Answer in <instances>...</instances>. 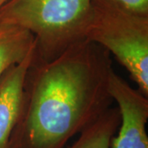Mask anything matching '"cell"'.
Here are the masks:
<instances>
[{"label": "cell", "instance_id": "cell-1", "mask_svg": "<svg viewBox=\"0 0 148 148\" xmlns=\"http://www.w3.org/2000/svg\"><path fill=\"white\" fill-rule=\"evenodd\" d=\"M110 53L87 40L28 69L13 148H64L111 107Z\"/></svg>", "mask_w": 148, "mask_h": 148}, {"label": "cell", "instance_id": "cell-6", "mask_svg": "<svg viewBox=\"0 0 148 148\" xmlns=\"http://www.w3.org/2000/svg\"><path fill=\"white\" fill-rule=\"evenodd\" d=\"M36 45L32 32L21 27L0 25V78L10 67L21 62Z\"/></svg>", "mask_w": 148, "mask_h": 148}, {"label": "cell", "instance_id": "cell-8", "mask_svg": "<svg viewBox=\"0 0 148 148\" xmlns=\"http://www.w3.org/2000/svg\"><path fill=\"white\" fill-rule=\"evenodd\" d=\"M91 2L134 15L148 16V0H91Z\"/></svg>", "mask_w": 148, "mask_h": 148}, {"label": "cell", "instance_id": "cell-7", "mask_svg": "<svg viewBox=\"0 0 148 148\" xmlns=\"http://www.w3.org/2000/svg\"><path fill=\"white\" fill-rule=\"evenodd\" d=\"M119 123V109L110 107L80 132L79 138L69 148H110L111 139Z\"/></svg>", "mask_w": 148, "mask_h": 148}, {"label": "cell", "instance_id": "cell-9", "mask_svg": "<svg viewBox=\"0 0 148 148\" xmlns=\"http://www.w3.org/2000/svg\"><path fill=\"white\" fill-rule=\"evenodd\" d=\"M8 1H10V0H0V9H1V8H3L5 5Z\"/></svg>", "mask_w": 148, "mask_h": 148}, {"label": "cell", "instance_id": "cell-2", "mask_svg": "<svg viewBox=\"0 0 148 148\" xmlns=\"http://www.w3.org/2000/svg\"><path fill=\"white\" fill-rule=\"evenodd\" d=\"M91 12V0H10L0 9V25L32 32L35 58L49 61L85 40Z\"/></svg>", "mask_w": 148, "mask_h": 148}, {"label": "cell", "instance_id": "cell-3", "mask_svg": "<svg viewBox=\"0 0 148 148\" xmlns=\"http://www.w3.org/2000/svg\"><path fill=\"white\" fill-rule=\"evenodd\" d=\"M85 40L106 49L127 69L138 90L148 95V16L92 3Z\"/></svg>", "mask_w": 148, "mask_h": 148}, {"label": "cell", "instance_id": "cell-4", "mask_svg": "<svg viewBox=\"0 0 148 148\" xmlns=\"http://www.w3.org/2000/svg\"><path fill=\"white\" fill-rule=\"evenodd\" d=\"M109 91L120 114L119 133L111 139L110 148H148L147 96L133 89L114 69L109 78Z\"/></svg>", "mask_w": 148, "mask_h": 148}, {"label": "cell", "instance_id": "cell-5", "mask_svg": "<svg viewBox=\"0 0 148 148\" xmlns=\"http://www.w3.org/2000/svg\"><path fill=\"white\" fill-rule=\"evenodd\" d=\"M35 53L36 48L21 62L10 67L0 78V148H13L22 111L26 77Z\"/></svg>", "mask_w": 148, "mask_h": 148}]
</instances>
